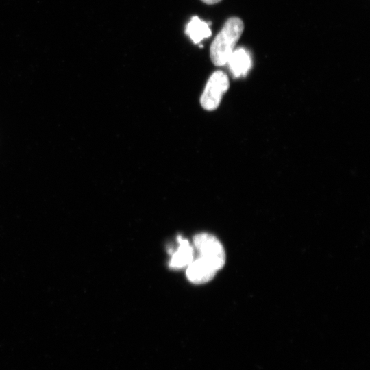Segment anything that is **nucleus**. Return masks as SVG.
Segmentation results:
<instances>
[{"mask_svg":"<svg viewBox=\"0 0 370 370\" xmlns=\"http://www.w3.org/2000/svg\"><path fill=\"white\" fill-rule=\"evenodd\" d=\"M243 29L244 24L241 18L231 17L226 21L210 49V58L215 66H221L227 64Z\"/></svg>","mask_w":370,"mask_h":370,"instance_id":"obj_1","label":"nucleus"},{"mask_svg":"<svg viewBox=\"0 0 370 370\" xmlns=\"http://www.w3.org/2000/svg\"><path fill=\"white\" fill-rule=\"evenodd\" d=\"M194 245L199 257L209 263L217 271L225 262V253L221 242L208 233H199L193 237Z\"/></svg>","mask_w":370,"mask_h":370,"instance_id":"obj_2","label":"nucleus"},{"mask_svg":"<svg viewBox=\"0 0 370 370\" xmlns=\"http://www.w3.org/2000/svg\"><path fill=\"white\" fill-rule=\"evenodd\" d=\"M229 86L230 81L225 73L220 70L213 72L200 97L201 107L208 111L217 109Z\"/></svg>","mask_w":370,"mask_h":370,"instance_id":"obj_3","label":"nucleus"},{"mask_svg":"<svg viewBox=\"0 0 370 370\" xmlns=\"http://www.w3.org/2000/svg\"><path fill=\"white\" fill-rule=\"evenodd\" d=\"M217 272L209 263L198 256L188 266L186 277L193 284H204L212 280Z\"/></svg>","mask_w":370,"mask_h":370,"instance_id":"obj_4","label":"nucleus"},{"mask_svg":"<svg viewBox=\"0 0 370 370\" xmlns=\"http://www.w3.org/2000/svg\"><path fill=\"white\" fill-rule=\"evenodd\" d=\"M234 77L245 76L251 67V58L244 48L234 49L227 62Z\"/></svg>","mask_w":370,"mask_h":370,"instance_id":"obj_5","label":"nucleus"},{"mask_svg":"<svg viewBox=\"0 0 370 370\" xmlns=\"http://www.w3.org/2000/svg\"><path fill=\"white\" fill-rule=\"evenodd\" d=\"M179 246L172 254L169 261L171 269H182L188 266L194 260V249L186 239L177 236Z\"/></svg>","mask_w":370,"mask_h":370,"instance_id":"obj_6","label":"nucleus"},{"mask_svg":"<svg viewBox=\"0 0 370 370\" xmlns=\"http://www.w3.org/2000/svg\"><path fill=\"white\" fill-rule=\"evenodd\" d=\"M210 24L197 16H194L186 25L185 34L195 44H198L202 40L209 38L212 35V31L209 27Z\"/></svg>","mask_w":370,"mask_h":370,"instance_id":"obj_7","label":"nucleus"},{"mask_svg":"<svg viewBox=\"0 0 370 370\" xmlns=\"http://www.w3.org/2000/svg\"><path fill=\"white\" fill-rule=\"evenodd\" d=\"M208 5H212L220 2L221 0H201Z\"/></svg>","mask_w":370,"mask_h":370,"instance_id":"obj_8","label":"nucleus"}]
</instances>
